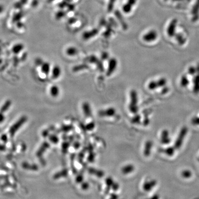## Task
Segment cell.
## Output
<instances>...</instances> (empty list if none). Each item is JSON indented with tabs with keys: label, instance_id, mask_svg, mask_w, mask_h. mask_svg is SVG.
<instances>
[{
	"label": "cell",
	"instance_id": "cell-20",
	"mask_svg": "<svg viewBox=\"0 0 199 199\" xmlns=\"http://www.w3.org/2000/svg\"><path fill=\"white\" fill-rule=\"evenodd\" d=\"M132 7L133 6L132 5L127 2L125 4L123 5L122 9H123V11H124V13L128 14V13H130L131 11Z\"/></svg>",
	"mask_w": 199,
	"mask_h": 199
},
{
	"label": "cell",
	"instance_id": "cell-46",
	"mask_svg": "<svg viewBox=\"0 0 199 199\" xmlns=\"http://www.w3.org/2000/svg\"><path fill=\"white\" fill-rule=\"evenodd\" d=\"M196 121H198V122H196V123H195V124H199V119H198V118H196V119H194V120H193V122H196Z\"/></svg>",
	"mask_w": 199,
	"mask_h": 199
},
{
	"label": "cell",
	"instance_id": "cell-16",
	"mask_svg": "<svg viewBox=\"0 0 199 199\" xmlns=\"http://www.w3.org/2000/svg\"><path fill=\"white\" fill-rule=\"evenodd\" d=\"M41 70L43 73L44 74H47L49 73L50 71V65L49 63L44 62L42 64V66H41Z\"/></svg>",
	"mask_w": 199,
	"mask_h": 199
},
{
	"label": "cell",
	"instance_id": "cell-18",
	"mask_svg": "<svg viewBox=\"0 0 199 199\" xmlns=\"http://www.w3.org/2000/svg\"><path fill=\"white\" fill-rule=\"evenodd\" d=\"M89 172L91 174H95L96 176L98 177L99 178H102V177L104 176V174L103 172L102 171H98V170H96V169H93V168H91L89 170Z\"/></svg>",
	"mask_w": 199,
	"mask_h": 199
},
{
	"label": "cell",
	"instance_id": "cell-3",
	"mask_svg": "<svg viewBox=\"0 0 199 199\" xmlns=\"http://www.w3.org/2000/svg\"><path fill=\"white\" fill-rule=\"evenodd\" d=\"M158 34L157 32L154 30H151L146 33L143 36V40L146 42L150 43L156 40Z\"/></svg>",
	"mask_w": 199,
	"mask_h": 199
},
{
	"label": "cell",
	"instance_id": "cell-9",
	"mask_svg": "<svg viewBox=\"0 0 199 199\" xmlns=\"http://www.w3.org/2000/svg\"><path fill=\"white\" fill-rule=\"evenodd\" d=\"M152 146V142L151 141H147L145 145L144 150V154L145 156L148 157L150 155Z\"/></svg>",
	"mask_w": 199,
	"mask_h": 199
},
{
	"label": "cell",
	"instance_id": "cell-22",
	"mask_svg": "<svg viewBox=\"0 0 199 199\" xmlns=\"http://www.w3.org/2000/svg\"><path fill=\"white\" fill-rule=\"evenodd\" d=\"M148 88L149 90H151L157 89L158 86H157L156 81H152L149 82L148 84Z\"/></svg>",
	"mask_w": 199,
	"mask_h": 199
},
{
	"label": "cell",
	"instance_id": "cell-4",
	"mask_svg": "<svg viewBox=\"0 0 199 199\" xmlns=\"http://www.w3.org/2000/svg\"><path fill=\"white\" fill-rule=\"evenodd\" d=\"M26 120H27V118L24 117L21 118L15 124H14L9 130V133H10V135L14 136L17 131L21 126V125L25 122Z\"/></svg>",
	"mask_w": 199,
	"mask_h": 199
},
{
	"label": "cell",
	"instance_id": "cell-14",
	"mask_svg": "<svg viewBox=\"0 0 199 199\" xmlns=\"http://www.w3.org/2000/svg\"><path fill=\"white\" fill-rule=\"evenodd\" d=\"M134 169H135V168H134V166L133 165H127L122 168L121 171H122V172L124 174L127 175V174L132 172L133 171H134Z\"/></svg>",
	"mask_w": 199,
	"mask_h": 199
},
{
	"label": "cell",
	"instance_id": "cell-1",
	"mask_svg": "<svg viewBox=\"0 0 199 199\" xmlns=\"http://www.w3.org/2000/svg\"><path fill=\"white\" fill-rule=\"evenodd\" d=\"M131 102L129 105L130 112L134 114H136L138 111L137 103L138 101L137 93L135 90H132L130 93Z\"/></svg>",
	"mask_w": 199,
	"mask_h": 199
},
{
	"label": "cell",
	"instance_id": "cell-38",
	"mask_svg": "<svg viewBox=\"0 0 199 199\" xmlns=\"http://www.w3.org/2000/svg\"><path fill=\"white\" fill-rule=\"evenodd\" d=\"M137 0H128L127 2L131 4L132 6H133L137 2Z\"/></svg>",
	"mask_w": 199,
	"mask_h": 199
},
{
	"label": "cell",
	"instance_id": "cell-11",
	"mask_svg": "<svg viewBox=\"0 0 199 199\" xmlns=\"http://www.w3.org/2000/svg\"><path fill=\"white\" fill-rule=\"evenodd\" d=\"M83 110L84 115L86 117H90L92 114L90 106L88 103H84L83 104Z\"/></svg>",
	"mask_w": 199,
	"mask_h": 199
},
{
	"label": "cell",
	"instance_id": "cell-31",
	"mask_svg": "<svg viewBox=\"0 0 199 199\" xmlns=\"http://www.w3.org/2000/svg\"><path fill=\"white\" fill-rule=\"evenodd\" d=\"M165 152L167 155L171 156L174 153V149L172 147H169L166 149Z\"/></svg>",
	"mask_w": 199,
	"mask_h": 199
},
{
	"label": "cell",
	"instance_id": "cell-35",
	"mask_svg": "<svg viewBox=\"0 0 199 199\" xmlns=\"http://www.w3.org/2000/svg\"><path fill=\"white\" fill-rule=\"evenodd\" d=\"M182 175L184 176V177H190V175H191V173L189 172V171H185L184 172L182 173Z\"/></svg>",
	"mask_w": 199,
	"mask_h": 199
},
{
	"label": "cell",
	"instance_id": "cell-13",
	"mask_svg": "<svg viewBox=\"0 0 199 199\" xmlns=\"http://www.w3.org/2000/svg\"><path fill=\"white\" fill-rule=\"evenodd\" d=\"M115 14L116 17H117V18H118V19L119 20L120 23L122 24L123 28H124V29H127V25L126 24V23L125 22L124 18H123V16L121 15V14H120L119 11H116Z\"/></svg>",
	"mask_w": 199,
	"mask_h": 199
},
{
	"label": "cell",
	"instance_id": "cell-27",
	"mask_svg": "<svg viewBox=\"0 0 199 199\" xmlns=\"http://www.w3.org/2000/svg\"><path fill=\"white\" fill-rule=\"evenodd\" d=\"M116 0H109V5H108V8H107V10L109 12H112V9L114 7V4L115 3V2Z\"/></svg>",
	"mask_w": 199,
	"mask_h": 199
},
{
	"label": "cell",
	"instance_id": "cell-5",
	"mask_svg": "<svg viewBox=\"0 0 199 199\" xmlns=\"http://www.w3.org/2000/svg\"><path fill=\"white\" fill-rule=\"evenodd\" d=\"M88 61L91 63H94L96 65L97 67L101 71H104L103 65L101 61L99 60L96 57L95 55H91L88 58Z\"/></svg>",
	"mask_w": 199,
	"mask_h": 199
},
{
	"label": "cell",
	"instance_id": "cell-32",
	"mask_svg": "<svg viewBox=\"0 0 199 199\" xmlns=\"http://www.w3.org/2000/svg\"><path fill=\"white\" fill-rule=\"evenodd\" d=\"M49 140L50 141L53 142V143H57L58 142V138L56 136H54V135H51L50 136Z\"/></svg>",
	"mask_w": 199,
	"mask_h": 199
},
{
	"label": "cell",
	"instance_id": "cell-10",
	"mask_svg": "<svg viewBox=\"0 0 199 199\" xmlns=\"http://www.w3.org/2000/svg\"><path fill=\"white\" fill-rule=\"evenodd\" d=\"M186 129L185 128H184V129H182V130L181 133L180 134L177 140V142L175 143V146L177 148H178L182 144V138H184V136L185 135L186 133Z\"/></svg>",
	"mask_w": 199,
	"mask_h": 199
},
{
	"label": "cell",
	"instance_id": "cell-25",
	"mask_svg": "<svg viewBox=\"0 0 199 199\" xmlns=\"http://www.w3.org/2000/svg\"><path fill=\"white\" fill-rule=\"evenodd\" d=\"M10 105H11L10 101H7L2 107L1 109V112H2V113L5 112L8 109H9Z\"/></svg>",
	"mask_w": 199,
	"mask_h": 199
},
{
	"label": "cell",
	"instance_id": "cell-6",
	"mask_svg": "<svg viewBox=\"0 0 199 199\" xmlns=\"http://www.w3.org/2000/svg\"><path fill=\"white\" fill-rule=\"evenodd\" d=\"M98 32V29H94L90 30V31H85L83 33L82 36H83V38L84 40H88V39H90V38H92L95 36L97 35Z\"/></svg>",
	"mask_w": 199,
	"mask_h": 199
},
{
	"label": "cell",
	"instance_id": "cell-8",
	"mask_svg": "<svg viewBox=\"0 0 199 199\" xmlns=\"http://www.w3.org/2000/svg\"><path fill=\"white\" fill-rule=\"evenodd\" d=\"M116 113L115 109L112 107H110L104 110L100 111L99 115L102 116H107V117H112Z\"/></svg>",
	"mask_w": 199,
	"mask_h": 199
},
{
	"label": "cell",
	"instance_id": "cell-19",
	"mask_svg": "<svg viewBox=\"0 0 199 199\" xmlns=\"http://www.w3.org/2000/svg\"><path fill=\"white\" fill-rule=\"evenodd\" d=\"M50 94L53 96H57L59 94V88L57 86H53L50 88Z\"/></svg>",
	"mask_w": 199,
	"mask_h": 199
},
{
	"label": "cell",
	"instance_id": "cell-30",
	"mask_svg": "<svg viewBox=\"0 0 199 199\" xmlns=\"http://www.w3.org/2000/svg\"><path fill=\"white\" fill-rule=\"evenodd\" d=\"M95 127V124L94 122H91L89 124H87L86 126V128L87 130L89 131H92L94 129Z\"/></svg>",
	"mask_w": 199,
	"mask_h": 199
},
{
	"label": "cell",
	"instance_id": "cell-36",
	"mask_svg": "<svg viewBox=\"0 0 199 199\" xmlns=\"http://www.w3.org/2000/svg\"><path fill=\"white\" fill-rule=\"evenodd\" d=\"M83 177L82 175H79V176H77V178H76V181L77 182H82L83 181Z\"/></svg>",
	"mask_w": 199,
	"mask_h": 199
},
{
	"label": "cell",
	"instance_id": "cell-33",
	"mask_svg": "<svg viewBox=\"0 0 199 199\" xmlns=\"http://www.w3.org/2000/svg\"><path fill=\"white\" fill-rule=\"evenodd\" d=\"M101 57H102V59L103 60H107V59H109V54L106 53V52H103L102 54V55H101Z\"/></svg>",
	"mask_w": 199,
	"mask_h": 199
},
{
	"label": "cell",
	"instance_id": "cell-21",
	"mask_svg": "<svg viewBox=\"0 0 199 199\" xmlns=\"http://www.w3.org/2000/svg\"><path fill=\"white\" fill-rule=\"evenodd\" d=\"M23 49V46L22 44H19L15 45L13 47V52L15 53V54H17V53H19V52H20V51H21Z\"/></svg>",
	"mask_w": 199,
	"mask_h": 199
},
{
	"label": "cell",
	"instance_id": "cell-40",
	"mask_svg": "<svg viewBox=\"0 0 199 199\" xmlns=\"http://www.w3.org/2000/svg\"><path fill=\"white\" fill-rule=\"evenodd\" d=\"M62 129L63 131H70V130H71V126H65V127H64L63 128H62Z\"/></svg>",
	"mask_w": 199,
	"mask_h": 199
},
{
	"label": "cell",
	"instance_id": "cell-29",
	"mask_svg": "<svg viewBox=\"0 0 199 199\" xmlns=\"http://www.w3.org/2000/svg\"><path fill=\"white\" fill-rule=\"evenodd\" d=\"M67 174H68V171L64 170V171L61 172L60 173H58L56 175H55V177L56 178H61L60 177H62V176L63 177H65Z\"/></svg>",
	"mask_w": 199,
	"mask_h": 199
},
{
	"label": "cell",
	"instance_id": "cell-15",
	"mask_svg": "<svg viewBox=\"0 0 199 199\" xmlns=\"http://www.w3.org/2000/svg\"><path fill=\"white\" fill-rule=\"evenodd\" d=\"M61 68L58 65H55L54 68H53V70H52V75H53V77L54 78H58L61 75Z\"/></svg>",
	"mask_w": 199,
	"mask_h": 199
},
{
	"label": "cell",
	"instance_id": "cell-34",
	"mask_svg": "<svg viewBox=\"0 0 199 199\" xmlns=\"http://www.w3.org/2000/svg\"><path fill=\"white\" fill-rule=\"evenodd\" d=\"M118 188H119V185H118V184L116 183V182H114V184H113L112 186V188L113 190L116 191V190H118Z\"/></svg>",
	"mask_w": 199,
	"mask_h": 199
},
{
	"label": "cell",
	"instance_id": "cell-2",
	"mask_svg": "<svg viewBox=\"0 0 199 199\" xmlns=\"http://www.w3.org/2000/svg\"><path fill=\"white\" fill-rule=\"evenodd\" d=\"M118 65V62L114 58H112L109 62V65L106 71V76H110L114 72L117 68Z\"/></svg>",
	"mask_w": 199,
	"mask_h": 199
},
{
	"label": "cell",
	"instance_id": "cell-23",
	"mask_svg": "<svg viewBox=\"0 0 199 199\" xmlns=\"http://www.w3.org/2000/svg\"><path fill=\"white\" fill-rule=\"evenodd\" d=\"M88 68V66L86 64L80 65L75 66V68H73V71H79L82 70L87 69Z\"/></svg>",
	"mask_w": 199,
	"mask_h": 199
},
{
	"label": "cell",
	"instance_id": "cell-44",
	"mask_svg": "<svg viewBox=\"0 0 199 199\" xmlns=\"http://www.w3.org/2000/svg\"><path fill=\"white\" fill-rule=\"evenodd\" d=\"M2 140L3 141H7V136L5 135H3V136H2Z\"/></svg>",
	"mask_w": 199,
	"mask_h": 199
},
{
	"label": "cell",
	"instance_id": "cell-24",
	"mask_svg": "<svg viewBox=\"0 0 199 199\" xmlns=\"http://www.w3.org/2000/svg\"><path fill=\"white\" fill-rule=\"evenodd\" d=\"M48 144L47 143L43 144L42 147L39 149V150H38L37 153V156H41V154H42L45 151V150L48 148Z\"/></svg>",
	"mask_w": 199,
	"mask_h": 199
},
{
	"label": "cell",
	"instance_id": "cell-39",
	"mask_svg": "<svg viewBox=\"0 0 199 199\" xmlns=\"http://www.w3.org/2000/svg\"><path fill=\"white\" fill-rule=\"evenodd\" d=\"M89 185L87 184V182H84L82 185V188H83V189H85V190L89 188Z\"/></svg>",
	"mask_w": 199,
	"mask_h": 199
},
{
	"label": "cell",
	"instance_id": "cell-28",
	"mask_svg": "<svg viewBox=\"0 0 199 199\" xmlns=\"http://www.w3.org/2000/svg\"><path fill=\"white\" fill-rule=\"evenodd\" d=\"M141 121V116L137 114L131 120V122L133 124H139Z\"/></svg>",
	"mask_w": 199,
	"mask_h": 199
},
{
	"label": "cell",
	"instance_id": "cell-37",
	"mask_svg": "<svg viewBox=\"0 0 199 199\" xmlns=\"http://www.w3.org/2000/svg\"><path fill=\"white\" fill-rule=\"evenodd\" d=\"M69 144L68 143H64L62 146L63 150L64 151L67 150V149L68 148Z\"/></svg>",
	"mask_w": 199,
	"mask_h": 199
},
{
	"label": "cell",
	"instance_id": "cell-45",
	"mask_svg": "<svg viewBox=\"0 0 199 199\" xmlns=\"http://www.w3.org/2000/svg\"><path fill=\"white\" fill-rule=\"evenodd\" d=\"M112 198H113V199H115V198H117L118 196L117 195H116L115 194H112L111 195Z\"/></svg>",
	"mask_w": 199,
	"mask_h": 199
},
{
	"label": "cell",
	"instance_id": "cell-17",
	"mask_svg": "<svg viewBox=\"0 0 199 199\" xmlns=\"http://www.w3.org/2000/svg\"><path fill=\"white\" fill-rule=\"evenodd\" d=\"M77 53V49L75 47H71L66 50V54L69 56H73L76 55Z\"/></svg>",
	"mask_w": 199,
	"mask_h": 199
},
{
	"label": "cell",
	"instance_id": "cell-47",
	"mask_svg": "<svg viewBox=\"0 0 199 199\" xmlns=\"http://www.w3.org/2000/svg\"><path fill=\"white\" fill-rule=\"evenodd\" d=\"M164 1H167V0H164Z\"/></svg>",
	"mask_w": 199,
	"mask_h": 199
},
{
	"label": "cell",
	"instance_id": "cell-42",
	"mask_svg": "<svg viewBox=\"0 0 199 199\" xmlns=\"http://www.w3.org/2000/svg\"><path fill=\"white\" fill-rule=\"evenodd\" d=\"M4 120V116L2 114V112H1L0 113V123L3 122V120Z\"/></svg>",
	"mask_w": 199,
	"mask_h": 199
},
{
	"label": "cell",
	"instance_id": "cell-43",
	"mask_svg": "<svg viewBox=\"0 0 199 199\" xmlns=\"http://www.w3.org/2000/svg\"><path fill=\"white\" fill-rule=\"evenodd\" d=\"M144 124L145 125H148L149 123V120L148 118H146L144 120Z\"/></svg>",
	"mask_w": 199,
	"mask_h": 199
},
{
	"label": "cell",
	"instance_id": "cell-41",
	"mask_svg": "<svg viewBox=\"0 0 199 199\" xmlns=\"http://www.w3.org/2000/svg\"><path fill=\"white\" fill-rule=\"evenodd\" d=\"M90 156H91V157L90 158L89 157V158H88V160H89V161L92 162V161H93V160H94V159H95V154L92 153V155L91 154V155H90Z\"/></svg>",
	"mask_w": 199,
	"mask_h": 199
},
{
	"label": "cell",
	"instance_id": "cell-12",
	"mask_svg": "<svg viewBox=\"0 0 199 199\" xmlns=\"http://www.w3.org/2000/svg\"><path fill=\"white\" fill-rule=\"evenodd\" d=\"M168 131L166 130H164L162 132V134H161V141L162 143L165 144H169L170 142V139L168 138Z\"/></svg>",
	"mask_w": 199,
	"mask_h": 199
},
{
	"label": "cell",
	"instance_id": "cell-7",
	"mask_svg": "<svg viewBox=\"0 0 199 199\" xmlns=\"http://www.w3.org/2000/svg\"><path fill=\"white\" fill-rule=\"evenodd\" d=\"M156 183L157 182L155 180L145 182L143 185V188L145 191H149L156 185Z\"/></svg>",
	"mask_w": 199,
	"mask_h": 199
},
{
	"label": "cell",
	"instance_id": "cell-26",
	"mask_svg": "<svg viewBox=\"0 0 199 199\" xmlns=\"http://www.w3.org/2000/svg\"><path fill=\"white\" fill-rule=\"evenodd\" d=\"M106 184L107 186V188L110 189L111 187H112L113 184H114V182L111 178H107L106 179Z\"/></svg>",
	"mask_w": 199,
	"mask_h": 199
}]
</instances>
